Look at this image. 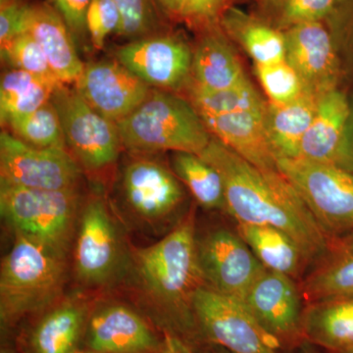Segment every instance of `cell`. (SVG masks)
<instances>
[{
  "instance_id": "cell-18",
  "label": "cell",
  "mask_w": 353,
  "mask_h": 353,
  "mask_svg": "<svg viewBox=\"0 0 353 353\" xmlns=\"http://www.w3.org/2000/svg\"><path fill=\"white\" fill-rule=\"evenodd\" d=\"M88 343L95 353H150L164 343L138 313L122 304H109L90 318Z\"/></svg>"
},
{
  "instance_id": "cell-42",
  "label": "cell",
  "mask_w": 353,
  "mask_h": 353,
  "mask_svg": "<svg viewBox=\"0 0 353 353\" xmlns=\"http://www.w3.org/2000/svg\"><path fill=\"white\" fill-rule=\"evenodd\" d=\"M210 348H208L205 353H232L227 350L226 348L220 347V345H213V343H210Z\"/></svg>"
},
{
  "instance_id": "cell-47",
  "label": "cell",
  "mask_w": 353,
  "mask_h": 353,
  "mask_svg": "<svg viewBox=\"0 0 353 353\" xmlns=\"http://www.w3.org/2000/svg\"><path fill=\"white\" fill-rule=\"evenodd\" d=\"M75 353H82V352H75Z\"/></svg>"
},
{
  "instance_id": "cell-15",
  "label": "cell",
  "mask_w": 353,
  "mask_h": 353,
  "mask_svg": "<svg viewBox=\"0 0 353 353\" xmlns=\"http://www.w3.org/2000/svg\"><path fill=\"white\" fill-rule=\"evenodd\" d=\"M285 61L296 71L305 94L321 97L339 88L343 68L333 41L321 22L285 30Z\"/></svg>"
},
{
  "instance_id": "cell-38",
  "label": "cell",
  "mask_w": 353,
  "mask_h": 353,
  "mask_svg": "<svg viewBox=\"0 0 353 353\" xmlns=\"http://www.w3.org/2000/svg\"><path fill=\"white\" fill-rule=\"evenodd\" d=\"M30 4L28 0H0V48L26 32Z\"/></svg>"
},
{
  "instance_id": "cell-13",
  "label": "cell",
  "mask_w": 353,
  "mask_h": 353,
  "mask_svg": "<svg viewBox=\"0 0 353 353\" xmlns=\"http://www.w3.org/2000/svg\"><path fill=\"white\" fill-rule=\"evenodd\" d=\"M122 243L118 227L105 202L95 196L85 203L77 236L75 272L83 285L108 284L122 264Z\"/></svg>"
},
{
  "instance_id": "cell-17",
  "label": "cell",
  "mask_w": 353,
  "mask_h": 353,
  "mask_svg": "<svg viewBox=\"0 0 353 353\" xmlns=\"http://www.w3.org/2000/svg\"><path fill=\"white\" fill-rule=\"evenodd\" d=\"M353 102L340 88L322 95L312 124L301 145L299 157L336 165L353 172L350 129Z\"/></svg>"
},
{
  "instance_id": "cell-12",
  "label": "cell",
  "mask_w": 353,
  "mask_h": 353,
  "mask_svg": "<svg viewBox=\"0 0 353 353\" xmlns=\"http://www.w3.org/2000/svg\"><path fill=\"white\" fill-rule=\"evenodd\" d=\"M115 59L150 87L176 92L188 87L192 48L182 37L169 32L127 41Z\"/></svg>"
},
{
  "instance_id": "cell-7",
  "label": "cell",
  "mask_w": 353,
  "mask_h": 353,
  "mask_svg": "<svg viewBox=\"0 0 353 353\" xmlns=\"http://www.w3.org/2000/svg\"><path fill=\"white\" fill-rule=\"evenodd\" d=\"M50 101L61 120L67 150L83 170L99 173L116 163L123 145L115 122L92 108L73 85H58Z\"/></svg>"
},
{
  "instance_id": "cell-48",
  "label": "cell",
  "mask_w": 353,
  "mask_h": 353,
  "mask_svg": "<svg viewBox=\"0 0 353 353\" xmlns=\"http://www.w3.org/2000/svg\"><path fill=\"white\" fill-rule=\"evenodd\" d=\"M150 353H153V352H150Z\"/></svg>"
},
{
  "instance_id": "cell-26",
  "label": "cell",
  "mask_w": 353,
  "mask_h": 353,
  "mask_svg": "<svg viewBox=\"0 0 353 353\" xmlns=\"http://www.w3.org/2000/svg\"><path fill=\"white\" fill-rule=\"evenodd\" d=\"M319 99L304 92L288 103L267 102V129L278 159L299 157L301 141L314 119Z\"/></svg>"
},
{
  "instance_id": "cell-14",
  "label": "cell",
  "mask_w": 353,
  "mask_h": 353,
  "mask_svg": "<svg viewBox=\"0 0 353 353\" xmlns=\"http://www.w3.org/2000/svg\"><path fill=\"white\" fill-rule=\"evenodd\" d=\"M134 155L121 172L123 201L132 214L145 222L168 219L185 199L182 182L172 169L148 157L150 154Z\"/></svg>"
},
{
  "instance_id": "cell-11",
  "label": "cell",
  "mask_w": 353,
  "mask_h": 353,
  "mask_svg": "<svg viewBox=\"0 0 353 353\" xmlns=\"http://www.w3.org/2000/svg\"><path fill=\"white\" fill-rule=\"evenodd\" d=\"M248 310L285 350L301 347L305 303L297 281L265 268L243 301Z\"/></svg>"
},
{
  "instance_id": "cell-39",
  "label": "cell",
  "mask_w": 353,
  "mask_h": 353,
  "mask_svg": "<svg viewBox=\"0 0 353 353\" xmlns=\"http://www.w3.org/2000/svg\"><path fill=\"white\" fill-rule=\"evenodd\" d=\"M62 19L75 39L76 44L90 41L87 31V13L92 0H48Z\"/></svg>"
},
{
  "instance_id": "cell-41",
  "label": "cell",
  "mask_w": 353,
  "mask_h": 353,
  "mask_svg": "<svg viewBox=\"0 0 353 353\" xmlns=\"http://www.w3.org/2000/svg\"><path fill=\"white\" fill-rule=\"evenodd\" d=\"M165 17L179 21L182 0H157Z\"/></svg>"
},
{
  "instance_id": "cell-32",
  "label": "cell",
  "mask_w": 353,
  "mask_h": 353,
  "mask_svg": "<svg viewBox=\"0 0 353 353\" xmlns=\"http://www.w3.org/2000/svg\"><path fill=\"white\" fill-rule=\"evenodd\" d=\"M113 1L121 14L120 29L116 36L132 41L164 31L165 16L157 0Z\"/></svg>"
},
{
  "instance_id": "cell-9",
  "label": "cell",
  "mask_w": 353,
  "mask_h": 353,
  "mask_svg": "<svg viewBox=\"0 0 353 353\" xmlns=\"http://www.w3.org/2000/svg\"><path fill=\"white\" fill-rule=\"evenodd\" d=\"M196 257L202 285L241 303L265 270L236 230L227 227L196 233Z\"/></svg>"
},
{
  "instance_id": "cell-6",
  "label": "cell",
  "mask_w": 353,
  "mask_h": 353,
  "mask_svg": "<svg viewBox=\"0 0 353 353\" xmlns=\"http://www.w3.org/2000/svg\"><path fill=\"white\" fill-rule=\"evenodd\" d=\"M278 169L329 236L353 231V172L304 158H279Z\"/></svg>"
},
{
  "instance_id": "cell-28",
  "label": "cell",
  "mask_w": 353,
  "mask_h": 353,
  "mask_svg": "<svg viewBox=\"0 0 353 353\" xmlns=\"http://www.w3.org/2000/svg\"><path fill=\"white\" fill-rule=\"evenodd\" d=\"M87 306L68 301L46 313L32 334L36 353H71L87 320Z\"/></svg>"
},
{
  "instance_id": "cell-30",
  "label": "cell",
  "mask_w": 353,
  "mask_h": 353,
  "mask_svg": "<svg viewBox=\"0 0 353 353\" xmlns=\"http://www.w3.org/2000/svg\"><path fill=\"white\" fill-rule=\"evenodd\" d=\"M187 88L189 101L199 115H226L267 108V102L248 79L224 90H202L190 85Z\"/></svg>"
},
{
  "instance_id": "cell-46",
  "label": "cell",
  "mask_w": 353,
  "mask_h": 353,
  "mask_svg": "<svg viewBox=\"0 0 353 353\" xmlns=\"http://www.w3.org/2000/svg\"><path fill=\"white\" fill-rule=\"evenodd\" d=\"M341 353H353V347L350 348V350H347V352H341Z\"/></svg>"
},
{
  "instance_id": "cell-8",
  "label": "cell",
  "mask_w": 353,
  "mask_h": 353,
  "mask_svg": "<svg viewBox=\"0 0 353 353\" xmlns=\"http://www.w3.org/2000/svg\"><path fill=\"white\" fill-rule=\"evenodd\" d=\"M197 333L232 353H282L283 348L245 304L199 285L192 297Z\"/></svg>"
},
{
  "instance_id": "cell-2",
  "label": "cell",
  "mask_w": 353,
  "mask_h": 353,
  "mask_svg": "<svg viewBox=\"0 0 353 353\" xmlns=\"http://www.w3.org/2000/svg\"><path fill=\"white\" fill-rule=\"evenodd\" d=\"M194 211L157 243L132 255L134 275L143 294L163 315L168 326L183 336L197 333L192 297L199 285Z\"/></svg>"
},
{
  "instance_id": "cell-20",
  "label": "cell",
  "mask_w": 353,
  "mask_h": 353,
  "mask_svg": "<svg viewBox=\"0 0 353 353\" xmlns=\"http://www.w3.org/2000/svg\"><path fill=\"white\" fill-rule=\"evenodd\" d=\"M26 32L41 46L57 80L64 85H74L85 63L79 57L75 39L66 23L48 1L30 4Z\"/></svg>"
},
{
  "instance_id": "cell-4",
  "label": "cell",
  "mask_w": 353,
  "mask_h": 353,
  "mask_svg": "<svg viewBox=\"0 0 353 353\" xmlns=\"http://www.w3.org/2000/svg\"><path fill=\"white\" fill-rule=\"evenodd\" d=\"M116 124L123 148L132 154H201L212 139L189 99L158 88H152L145 101Z\"/></svg>"
},
{
  "instance_id": "cell-23",
  "label": "cell",
  "mask_w": 353,
  "mask_h": 353,
  "mask_svg": "<svg viewBox=\"0 0 353 353\" xmlns=\"http://www.w3.org/2000/svg\"><path fill=\"white\" fill-rule=\"evenodd\" d=\"M236 230L268 270L284 274L301 283L312 266L299 243L278 228L236 223Z\"/></svg>"
},
{
  "instance_id": "cell-3",
  "label": "cell",
  "mask_w": 353,
  "mask_h": 353,
  "mask_svg": "<svg viewBox=\"0 0 353 353\" xmlns=\"http://www.w3.org/2000/svg\"><path fill=\"white\" fill-rule=\"evenodd\" d=\"M67 252L16 234L0 268V318L11 326L21 318L54 303L63 290Z\"/></svg>"
},
{
  "instance_id": "cell-24",
  "label": "cell",
  "mask_w": 353,
  "mask_h": 353,
  "mask_svg": "<svg viewBox=\"0 0 353 353\" xmlns=\"http://www.w3.org/2000/svg\"><path fill=\"white\" fill-rule=\"evenodd\" d=\"M304 340L331 353L353 347V296L305 304Z\"/></svg>"
},
{
  "instance_id": "cell-31",
  "label": "cell",
  "mask_w": 353,
  "mask_h": 353,
  "mask_svg": "<svg viewBox=\"0 0 353 353\" xmlns=\"http://www.w3.org/2000/svg\"><path fill=\"white\" fill-rule=\"evenodd\" d=\"M4 128L28 145L67 150L61 120L51 101L34 112L11 121Z\"/></svg>"
},
{
  "instance_id": "cell-33",
  "label": "cell",
  "mask_w": 353,
  "mask_h": 353,
  "mask_svg": "<svg viewBox=\"0 0 353 353\" xmlns=\"http://www.w3.org/2000/svg\"><path fill=\"white\" fill-rule=\"evenodd\" d=\"M1 60L10 69L22 70L48 80H57L39 43L29 32H25L11 43L0 48Z\"/></svg>"
},
{
  "instance_id": "cell-43",
  "label": "cell",
  "mask_w": 353,
  "mask_h": 353,
  "mask_svg": "<svg viewBox=\"0 0 353 353\" xmlns=\"http://www.w3.org/2000/svg\"><path fill=\"white\" fill-rule=\"evenodd\" d=\"M350 150H352V157H353V114H352V124H350Z\"/></svg>"
},
{
  "instance_id": "cell-36",
  "label": "cell",
  "mask_w": 353,
  "mask_h": 353,
  "mask_svg": "<svg viewBox=\"0 0 353 353\" xmlns=\"http://www.w3.org/2000/svg\"><path fill=\"white\" fill-rule=\"evenodd\" d=\"M338 2L339 0H281L279 30L285 31L304 23L321 22Z\"/></svg>"
},
{
  "instance_id": "cell-25",
  "label": "cell",
  "mask_w": 353,
  "mask_h": 353,
  "mask_svg": "<svg viewBox=\"0 0 353 353\" xmlns=\"http://www.w3.org/2000/svg\"><path fill=\"white\" fill-rule=\"evenodd\" d=\"M219 25L227 37L243 46L255 64L285 61V32L278 28L230 6L221 16Z\"/></svg>"
},
{
  "instance_id": "cell-5",
  "label": "cell",
  "mask_w": 353,
  "mask_h": 353,
  "mask_svg": "<svg viewBox=\"0 0 353 353\" xmlns=\"http://www.w3.org/2000/svg\"><path fill=\"white\" fill-rule=\"evenodd\" d=\"M80 206L78 190L29 189L0 182V212L16 234L68 253Z\"/></svg>"
},
{
  "instance_id": "cell-34",
  "label": "cell",
  "mask_w": 353,
  "mask_h": 353,
  "mask_svg": "<svg viewBox=\"0 0 353 353\" xmlns=\"http://www.w3.org/2000/svg\"><path fill=\"white\" fill-rule=\"evenodd\" d=\"M255 73L272 103H288L304 94L299 76L285 60L273 64H255Z\"/></svg>"
},
{
  "instance_id": "cell-10",
  "label": "cell",
  "mask_w": 353,
  "mask_h": 353,
  "mask_svg": "<svg viewBox=\"0 0 353 353\" xmlns=\"http://www.w3.org/2000/svg\"><path fill=\"white\" fill-rule=\"evenodd\" d=\"M83 169L64 148L28 145L4 130L0 134V182L29 189L78 190Z\"/></svg>"
},
{
  "instance_id": "cell-44",
  "label": "cell",
  "mask_w": 353,
  "mask_h": 353,
  "mask_svg": "<svg viewBox=\"0 0 353 353\" xmlns=\"http://www.w3.org/2000/svg\"><path fill=\"white\" fill-rule=\"evenodd\" d=\"M301 348H303V353H316L314 350H312V347H311L310 343H304Z\"/></svg>"
},
{
  "instance_id": "cell-29",
  "label": "cell",
  "mask_w": 353,
  "mask_h": 353,
  "mask_svg": "<svg viewBox=\"0 0 353 353\" xmlns=\"http://www.w3.org/2000/svg\"><path fill=\"white\" fill-rule=\"evenodd\" d=\"M171 163L172 170L201 208L226 212L224 185L212 165L190 152H174Z\"/></svg>"
},
{
  "instance_id": "cell-19",
  "label": "cell",
  "mask_w": 353,
  "mask_h": 353,
  "mask_svg": "<svg viewBox=\"0 0 353 353\" xmlns=\"http://www.w3.org/2000/svg\"><path fill=\"white\" fill-rule=\"evenodd\" d=\"M201 117L214 138L246 161L263 170H277L278 157L267 129L266 109Z\"/></svg>"
},
{
  "instance_id": "cell-37",
  "label": "cell",
  "mask_w": 353,
  "mask_h": 353,
  "mask_svg": "<svg viewBox=\"0 0 353 353\" xmlns=\"http://www.w3.org/2000/svg\"><path fill=\"white\" fill-rule=\"evenodd\" d=\"M227 7V0H182L179 20L201 32L219 25Z\"/></svg>"
},
{
  "instance_id": "cell-22",
  "label": "cell",
  "mask_w": 353,
  "mask_h": 353,
  "mask_svg": "<svg viewBox=\"0 0 353 353\" xmlns=\"http://www.w3.org/2000/svg\"><path fill=\"white\" fill-rule=\"evenodd\" d=\"M299 283L305 304L353 296V231L333 236Z\"/></svg>"
},
{
  "instance_id": "cell-1",
  "label": "cell",
  "mask_w": 353,
  "mask_h": 353,
  "mask_svg": "<svg viewBox=\"0 0 353 353\" xmlns=\"http://www.w3.org/2000/svg\"><path fill=\"white\" fill-rule=\"evenodd\" d=\"M199 155L220 174L226 213L236 223L282 230L299 243L312 265L324 254L331 236L279 169L254 166L213 136Z\"/></svg>"
},
{
  "instance_id": "cell-16",
  "label": "cell",
  "mask_w": 353,
  "mask_h": 353,
  "mask_svg": "<svg viewBox=\"0 0 353 353\" xmlns=\"http://www.w3.org/2000/svg\"><path fill=\"white\" fill-rule=\"evenodd\" d=\"M73 85L92 108L115 123L138 108L152 88L115 58L85 63Z\"/></svg>"
},
{
  "instance_id": "cell-27",
  "label": "cell",
  "mask_w": 353,
  "mask_h": 353,
  "mask_svg": "<svg viewBox=\"0 0 353 353\" xmlns=\"http://www.w3.org/2000/svg\"><path fill=\"white\" fill-rule=\"evenodd\" d=\"M61 83L9 69L0 81V122L6 127L11 121L34 112L48 102Z\"/></svg>"
},
{
  "instance_id": "cell-40",
  "label": "cell",
  "mask_w": 353,
  "mask_h": 353,
  "mask_svg": "<svg viewBox=\"0 0 353 353\" xmlns=\"http://www.w3.org/2000/svg\"><path fill=\"white\" fill-rule=\"evenodd\" d=\"M153 353H192L185 341L178 336H170L165 340L161 348Z\"/></svg>"
},
{
  "instance_id": "cell-35",
  "label": "cell",
  "mask_w": 353,
  "mask_h": 353,
  "mask_svg": "<svg viewBox=\"0 0 353 353\" xmlns=\"http://www.w3.org/2000/svg\"><path fill=\"white\" fill-rule=\"evenodd\" d=\"M120 26V11L113 0H92L87 13V31L92 48L103 50L109 37L117 34Z\"/></svg>"
},
{
  "instance_id": "cell-21",
  "label": "cell",
  "mask_w": 353,
  "mask_h": 353,
  "mask_svg": "<svg viewBox=\"0 0 353 353\" xmlns=\"http://www.w3.org/2000/svg\"><path fill=\"white\" fill-rule=\"evenodd\" d=\"M199 34L192 48L189 85L218 90L234 87L248 79L240 58L220 25L202 30Z\"/></svg>"
},
{
  "instance_id": "cell-45",
  "label": "cell",
  "mask_w": 353,
  "mask_h": 353,
  "mask_svg": "<svg viewBox=\"0 0 353 353\" xmlns=\"http://www.w3.org/2000/svg\"><path fill=\"white\" fill-rule=\"evenodd\" d=\"M0 353H17V352H14L13 350H11V348H9V347H2L1 352H0Z\"/></svg>"
}]
</instances>
